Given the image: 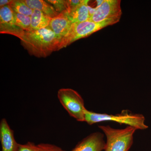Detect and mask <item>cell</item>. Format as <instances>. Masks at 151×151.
<instances>
[{
	"mask_svg": "<svg viewBox=\"0 0 151 151\" xmlns=\"http://www.w3.org/2000/svg\"><path fill=\"white\" fill-rule=\"evenodd\" d=\"M25 2L32 10L41 11L51 18L55 17L59 14L53 6L44 0H24Z\"/></svg>",
	"mask_w": 151,
	"mask_h": 151,
	"instance_id": "8fae6325",
	"label": "cell"
},
{
	"mask_svg": "<svg viewBox=\"0 0 151 151\" xmlns=\"http://www.w3.org/2000/svg\"><path fill=\"white\" fill-rule=\"evenodd\" d=\"M119 22L116 20H106L100 23L89 20L83 22L73 23L68 32L60 41L59 50L66 47L78 40L87 37L103 28Z\"/></svg>",
	"mask_w": 151,
	"mask_h": 151,
	"instance_id": "277c9868",
	"label": "cell"
},
{
	"mask_svg": "<svg viewBox=\"0 0 151 151\" xmlns=\"http://www.w3.org/2000/svg\"><path fill=\"white\" fill-rule=\"evenodd\" d=\"M72 23L68 16L67 11H65L52 18L48 27L54 32L60 42L63 38L68 32Z\"/></svg>",
	"mask_w": 151,
	"mask_h": 151,
	"instance_id": "30bf717a",
	"label": "cell"
},
{
	"mask_svg": "<svg viewBox=\"0 0 151 151\" xmlns=\"http://www.w3.org/2000/svg\"><path fill=\"white\" fill-rule=\"evenodd\" d=\"M89 1L83 0L82 3L75 10L70 14H68L69 19L73 23L83 22L89 20L90 18L88 8Z\"/></svg>",
	"mask_w": 151,
	"mask_h": 151,
	"instance_id": "4fadbf2b",
	"label": "cell"
},
{
	"mask_svg": "<svg viewBox=\"0 0 151 151\" xmlns=\"http://www.w3.org/2000/svg\"><path fill=\"white\" fill-rule=\"evenodd\" d=\"M83 0H68V14H69L75 10L80 5Z\"/></svg>",
	"mask_w": 151,
	"mask_h": 151,
	"instance_id": "d6986e66",
	"label": "cell"
},
{
	"mask_svg": "<svg viewBox=\"0 0 151 151\" xmlns=\"http://www.w3.org/2000/svg\"><path fill=\"white\" fill-rule=\"evenodd\" d=\"M0 141L2 151H18L20 144L16 141L14 131L5 119H2L0 122Z\"/></svg>",
	"mask_w": 151,
	"mask_h": 151,
	"instance_id": "9c48e42d",
	"label": "cell"
},
{
	"mask_svg": "<svg viewBox=\"0 0 151 151\" xmlns=\"http://www.w3.org/2000/svg\"><path fill=\"white\" fill-rule=\"evenodd\" d=\"M25 31L17 26L15 22L14 12L9 5L0 9V33L11 35L19 38L23 37Z\"/></svg>",
	"mask_w": 151,
	"mask_h": 151,
	"instance_id": "52a82bcc",
	"label": "cell"
},
{
	"mask_svg": "<svg viewBox=\"0 0 151 151\" xmlns=\"http://www.w3.org/2000/svg\"><path fill=\"white\" fill-rule=\"evenodd\" d=\"M15 22L17 26L20 27L25 31L30 30L31 18L30 16L24 15L14 12Z\"/></svg>",
	"mask_w": 151,
	"mask_h": 151,
	"instance_id": "9a60e30c",
	"label": "cell"
},
{
	"mask_svg": "<svg viewBox=\"0 0 151 151\" xmlns=\"http://www.w3.org/2000/svg\"><path fill=\"white\" fill-rule=\"evenodd\" d=\"M21 42L30 55L37 58H46L53 52L59 50L60 41L49 27L25 31Z\"/></svg>",
	"mask_w": 151,
	"mask_h": 151,
	"instance_id": "6da1fadb",
	"label": "cell"
},
{
	"mask_svg": "<svg viewBox=\"0 0 151 151\" xmlns=\"http://www.w3.org/2000/svg\"><path fill=\"white\" fill-rule=\"evenodd\" d=\"M105 121H112L124 124L128 126L134 127L137 130H145L148 126L145 124V118L142 115L129 113L124 110L120 114L109 115L105 113H98L88 111L85 112L84 122L89 125H92Z\"/></svg>",
	"mask_w": 151,
	"mask_h": 151,
	"instance_id": "7a4b0ae2",
	"label": "cell"
},
{
	"mask_svg": "<svg viewBox=\"0 0 151 151\" xmlns=\"http://www.w3.org/2000/svg\"><path fill=\"white\" fill-rule=\"evenodd\" d=\"M38 146L32 142H28L24 145L20 144L18 151H37Z\"/></svg>",
	"mask_w": 151,
	"mask_h": 151,
	"instance_id": "ac0fdd59",
	"label": "cell"
},
{
	"mask_svg": "<svg viewBox=\"0 0 151 151\" xmlns=\"http://www.w3.org/2000/svg\"><path fill=\"white\" fill-rule=\"evenodd\" d=\"M37 146V151H65L58 146L52 144L41 143Z\"/></svg>",
	"mask_w": 151,
	"mask_h": 151,
	"instance_id": "e0dca14e",
	"label": "cell"
},
{
	"mask_svg": "<svg viewBox=\"0 0 151 151\" xmlns=\"http://www.w3.org/2000/svg\"><path fill=\"white\" fill-rule=\"evenodd\" d=\"M47 2L53 6L57 12L61 13L66 11L68 8L67 1L65 0H47Z\"/></svg>",
	"mask_w": 151,
	"mask_h": 151,
	"instance_id": "2e32d148",
	"label": "cell"
},
{
	"mask_svg": "<svg viewBox=\"0 0 151 151\" xmlns=\"http://www.w3.org/2000/svg\"><path fill=\"white\" fill-rule=\"evenodd\" d=\"M107 142L105 151H128L133 143L134 134L137 129L127 126L124 129H116L109 126H100Z\"/></svg>",
	"mask_w": 151,
	"mask_h": 151,
	"instance_id": "3957f363",
	"label": "cell"
},
{
	"mask_svg": "<svg viewBox=\"0 0 151 151\" xmlns=\"http://www.w3.org/2000/svg\"><path fill=\"white\" fill-rule=\"evenodd\" d=\"M12 1V0H1L0 1V6L1 7L6 5H8Z\"/></svg>",
	"mask_w": 151,
	"mask_h": 151,
	"instance_id": "ffe728a7",
	"label": "cell"
},
{
	"mask_svg": "<svg viewBox=\"0 0 151 151\" xmlns=\"http://www.w3.org/2000/svg\"><path fill=\"white\" fill-rule=\"evenodd\" d=\"M120 0H103L89 20L100 23L106 20L120 21L122 12Z\"/></svg>",
	"mask_w": 151,
	"mask_h": 151,
	"instance_id": "8992f818",
	"label": "cell"
},
{
	"mask_svg": "<svg viewBox=\"0 0 151 151\" xmlns=\"http://www.w3.org/2000/svg\"><path fill=\"white\" fill-rule=\"evenodd\" d=\"M14 12L24 15L31 16L33 10L25 2L24 0H12L9 4Z\"/></svg>",
	"mask_w": 151,
	"mask_h": 151,
	"instance_id": "5bb4252c",
	"label": "cell"
},
{
	"mask_svg": "<svg viewBox=\"0 0 151 151\" xmlns=\"http://www.w3.org/2000/svg\"><path fill=\"white\" fill-rule=\"evenodd\" d=\"M105 145L103 134L94 132L84 138L71 151H102Z\"/></svg>",
	"mask_w": 151,
	"mask_h": 151,
	"instance_id": "ba28073f",
	"label": "cell"
},
{
	"mask_svg": "<svg viewBox=\"0 0 151 151\" xmlns=\"http://www.w3.org/2000/svg\"><path fill=\"white\" fill-rule=\"evenodd\" d=\"M57 96L60 104L71 117L78 122H84L86 109L84 100L78 92L70 88H62L58 90Z\"/></svg>",
	"mask_w": 151,
	"mask_h": 151,
	"instance_id": "5b68a950",
	"label": "cell"
},
{
	"mask_svg": "<svg viewBox=\"0 0 151 151\" xmlns=\"http://www.w3.org/2000/svg\"><path fill=\"white\" fill-rule=\"evenodd\" d=\"M31 18V24L30 30H36L48 27L52 19L37 9L33 10Z\"/></svg>",
	"mask_w": 151,
	"mask_h": 151,
	"instance_id": "7c38bea8",
	"label": "cell"
}]
</instances>
